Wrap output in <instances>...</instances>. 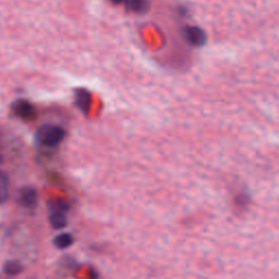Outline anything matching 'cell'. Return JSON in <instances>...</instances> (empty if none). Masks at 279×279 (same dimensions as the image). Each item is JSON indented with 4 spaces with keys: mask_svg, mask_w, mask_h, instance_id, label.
Here are the masks:
<instances>
[{
    "mask_svg": "<svg viewBox=\"0 0 279 279\" xmlns=\"http://www.w3.org/2000/svg\"><path fill=\"white\" fill-rule=\"evenodd\" d=\"M36 140L45 147H56L61 144L66 138L64 128L56 125H44L36 131Z\"/></svg>",
    "mask_w": 279,
    "mask_h": 279,
    "instance_id": "6da1fadb",
    "label": "cell"
},
{
    "mask_svg": "<svg viewBox=\"0 0 279 279\" xmlns=\"http://www.w3.org/2000/svg\"><path fill=\"white\" fill-rule=\"evenodd\" d=\"M180 34L185 44L192 48H202L207 43L206 31L196 24H185L181 28Z\"/></svg>",
    "mask_w": 279,
    "mask_h": 279,
    "instance_id": "7a4b0ae2",
    "label": "cell"
},
{
    "mask_svg": "<svg viewBox=\"0 0 279 279\" xmlns=\"http://www.w3.org/2000/svg\"><path fill=\"white\" fill-rule=\"evenodd\" d=\"M11 110L17 117L23 120H32L36 116L35 107L27 99H17L12 103Z\"/></svg>",
    "mask_w": 279,
    "mask_h": 279,
    "instance_id": "3957f363",
    "label": "cell"
},
{
    "mask_svg": "<svg viewBox=\"0 0 279 279\" xmlns=\"http://www.w3.org/2000/svg\"><path fill=\"white\" fill-rule=\"evenodd\" d=\"M39 202L37 191L32 187H23L19 191V203L26 208H34Z\"/></svg>",
    "mask_w": 279,
    "mask_h": 279,
    "instance_id": "277c9868",
    "label": "cell"
},
{
    "mask_svg": "<svg viewBox=\"0 0 279 279\" xmlns=\"http://www.w3.org/2000/svg\"><path fill=\"white\" fill-rule=\"evenodd\" d=\"M74 103L83 114H88L92 105L91 93L85 89H78L74 93Z\"/></svg>",
    "mask_w": 279,
    "mask_h": 279,
    "instance_id": "5b68a950",
    "label": "cell"
},
{
    "mask_svg": "<svg viewBox=\"0 0 279 279\" xmlns=\"http://www.w3.org/2000/svg\"><path fill=\"white\" fill-rule=\"evenodd\" d=\"M126 8L129 12H132L134 15L144 16L152 8L151 0H127Z\"/></svg>",
    "mask_w": 279,
    "mask_h": 279,
    "instance_id": "8992f818",
    "label": "cell"
},
{
    "mask_svg": "<svg viewBox=\"0 0 279 279\" xmlns=\"http://www.w3.org/2000/svg\"><path fill=\"white\" fill-rule=\"evenodd\" d=\"M66 214L67 213L64 212H51V214H49V224L56 230H61V229L66 228L68 225Z\"/></svg>",
    "mask_w": 279,
    "mask_h": 279,
    "instance_id": "52a82bcc",
    "label": "cell"
},
{
    "mask_svg": "<svg viewBox=\"0 0 279 279\" xmlns=\"http://www.w3.org/2000/svg\"><path fill=\"white\" fill-rule=\"evenodd\" d=\"M73 241H74V239L71 233L61 232L54 238L53 243L56 247H57V249L65 250V249H68V247H70L73 244Z\"/></svg>",
    "mask_w": 279,
    "mask_h": 279,
    "instance_id": "ba28073f",
    "label": "cell"
},
{
    "mask_svg": "<svg viewBox=\"0 0 279 279\" xmlns=\"http://www.w3.org/2000/svg\"><path fill=\"white\" fill-rule=\"evenodd\" d=\"M9 196V179L4 171L0 170V204L7 201Z\"/></svg>",
    "mask_w": 279,
    "mask_h": 279,
    "instance_id": "9c48e42d",
    "label": "cell"
},
{
    "mask_svg": "<svg viewBox=\"0 0 279 279\" xmlns=\"http://www.w3.org/2000/svg\"><path fill=\"white\" fill-rule=\"evenodd\" d=\"M48 208L51 212L67 213L70 208V205H69V203L64 200H51L48 202Z\"/></svg>",
    "mask_w": 279,
    "mask_h": 279,
    "instance_id": "30bf717a",
    "label": "cell"
},
{
    "mask_svg": "<svg viewBox=\"0 0 279 279\" xmlns=\"http://www.w3.org/2000/svg\"><path fill=\"white\" fill-rule=\"evenodd\" d=\"M22 268H23L22 265L20 264V262H18V261H9L6 263L5 267H4L6 274L11 275V276L20 274V272L22 271Z\"/></svg>",
    "mask_w": 279,
    "mask_h": 279,
    "instance_id": "8fae6325",
    "label": "cell"
},
{
    "mask_svg": "<svg viewBox=\"0 0 279 279\" xmlns=\"http://www.w3.org/2000/svg\"><path fill=\"white\" fill-rule=\"evenodd\" d=\"M109 2H110L111 4L119 6V5H125L127 0H109Z\"/></svg>",
    "mask_w": 279,
    "mask_h": 279,
    "instance_id": "7c38bea8",
    "label": "cell"
}]
</instances>
